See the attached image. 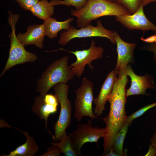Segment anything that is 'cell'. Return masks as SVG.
Instances as JSON below:
<instances>
[{"instance_id":"6da1fadb","label":"cell","mask_w":156,"mask_h":156,"mask_svg":"<svg viewBox=\"0 0 156 156\" xmlns=\"http://www.w3.org/2000/svg\"><path fill=\"white\" fill-rule=\"evenodd\" d=\"M116 77L108 101L110 104L109 113L103 118L106 124L103 154L111 151L113 147L117 134L126 123L127 116L125 110L126 102V90L128 78L123 69L120 70Z\"/></svg>"},{"instance_id":"ffe728a7","label":"cell","mask_w":156,"mask_h":156,"mask_svg":"<svg viewBox=\"0 0 156 156\" xmlns=\"http://www.w3.org/2000/svg\"><path fill=\"white\" fill-rule=\"evenodd\" d=\"M129 126L128 124L125 123L120 130L116 136L112 149L118 156L125 155L123 152V145Z\"/></svg>"},{"instance_id":"52a82bcc","label":"cell","mask_w":156,"mask_h":156,"mask_svg":"<svg viewBox=\"0 0 156 156\" xmlns=\"http://www.w3.org/2000/svg\"><path fill=\"white\" fill-rule=\"evenodd\" d=\"M96 23V26L90 24L78 29L73 26H70L67 30H64L60 33L58 43L64 46L75 38L99 37L106 38L112 44H116L114 31L105 28L100 20H97Z\"/></svg>"},{"instance_id":"d6a6232c","label":"cell","mask_w":156,"mask_h":156,"mask_svg":"<svg viewBox=\"0 0 156 156\" xmlns=\"http://www.w3.org/2000/svg\"><path fill=\"white\" fill-rule=\"evenodd\" d=\"M107 0V1H110L112 2V1L110 0Z\"/></svg>"},{"instance_id":"277c9868","label":"cell","mask_w":156,"mask_h":156,"mask_svg":"<svg viewBox=\"0 0 156 156\" xmlns=\"http://www.w3.org/2000/svg\"><path fill=\"white\" fill-rule=\"evenodd\" d=\"M8 23L12 31L8 35L10 40V47L9 55L5 66L0 75V77L3 76L7 71L15 66L26 62H33L37 59L36 55L27 51L25 46L18 39L15 33L16 25L20 16L8 11Z\"/></svg>"},{"instance_id":"83f0119b","label":"cell","mask_w":156,"mask_h":156,"mask_svg":"<svg viewBox=\"0 0 156 156\" xmlns=\"http://www.w3.org/2000/svg\"><path fill=\"white\" fill-rule=\"evenodd\" d=\"M156 155V148L150 144L148 151L145 156H155Z\"/></svg>"},{"instance_id":"8fae6325","label":"cell","mask_w":156,"mask_h":156,"mask_svg":"<svg viewBox=\"0 0 156 156\" xmlns=\"http://www.w3.org/2000/svg\"><path fill=\"white\" fill-rule=\"evenodd\" d=\"M59 103L55 95L47 94L44 96L40 95L36 96L32 107V112L40 119L44 120L45 127L52 138L53 135L47 127L48 120L51 114L57 112Z\"/></svg>"},{"instance_id":"ba28073f","label":"cell","mask_w":156,"mask_h":156,"mask_svg":"<svg viewBox=\"0 0 156 156\" xmlns=\"http://www.w3.org/2000/svg\"><path fill=\"white\" fill-rule=\"evenodd\" d=\"M92 121L89 120L85 124L79 123L76 129L74 130L69 135L75 150L78 156H82L81 149L86 142L96 143L98 148V140L105 136V128H99L97 126L93 127Z\"/></svg>"},{"instance_id":"7402d4cb","label":"cell","mask_w":156,"mask_h":156,"mask_svg":"<svg viewBox=\"0 0 156 156\" xmlns=\"http://www.w3.org/2000/svg\"><path fill=\"white\" fill-rule=\"evenodd\" d=\"M125 6L132 14L138 9L141 3V0H115Z\"/></svg>"},{"instance_id":"603a6c76","label":"cell","mask_w":156,"mask_h":156,"mask_svg":"<svg viewBox=\"0 0 156 156\" xmlns=\"http://www.w3.org/2000/svg\"><path fill=\"white\" fill-rule=\"evenodd\" d=\"M156 106V102L145 106L141 108L131 115L127 116L126 123L131 125L133 120L135 119L142 116L149 109Z\"/></svg>"},{"instance_id":"4fadbf2b","label":"cell","mask_w":156,"mask_h":156,"mask_svg":"<svg viewBox=\"0 0 156 156\" xmlns=\"http://www.w3.org/2000/svg\"><path fill=\"white\" fill-rule=\"evenodd\" d=\"M119 72L115 68L108 74L101 86L98 96L94 99L93 102L95 106L94 113L96 116H101L105 109V105L112 92Z\"/></svg>"},{"instance_id":"e0dca14e","label":"cell","mask_w":156,"mask_h":156,"mask_svg":"<svg viewBox=\"0 0 156 156\" xmlns=\"http://www.w3.org/2000/svg\"><path fill=\"white\" fill-rule=\"evenodd\" d=\"M73 20V18L70 17L63 21H57L51 17L47 18L44 20L42 24L46 36L51 39L56 37L58 36V33L61 30L68 29L70 27V23Z\"/></svg>"},{"instance_id":"1f68e13d","label":"cell","mask_w":156,"mask_h":156,"mask_svg":"<svg viewBox=\"0 0 156 156\" xmlns=\"http://www.w3.org/2000/svg\"><path fill=\"white\" fill-rule=\"evenodd\" d=\"M112 2H115V0H110Z\"/></svg>"},{"instance_id":"8992f818","label":"cell","mask_w":156,"mask_h":156,"mask_svg":"<svg viewBox=\"0 0 156 156\" xmlns=\"http://www.w3.org/2000/svg\"><path fill=\"white\" fill-rule=\"evenodd\" d=\"M93 87L92 82L84 77L80 86L74 91L76 97L74 103V116L78 122L85 116L92 120L95 118L103 119L96 116L93 112L92 104L94 99Z\"/></svg>"},{"instance_id":"d4e9b609","label":"cell","mask_w":156,"mask_h":156,"mask_svg":"<svg viewBox=\"0 0 156 156\" xmlns=\"http://www.w3.org/2000/svg\"><path fill=\"white\" fill-rule=\"evenodd\" d=\"M61 153L60 149L56 146L52 144L47 149V151L40 156H59Z\"/></svg>"},{"instance_id":"4dcf8cb0","label":"cell","mask_w":156,"mask_h":156,"mask_svg":"<svg viewBox=\"0 0 156 156\" xmlns=\"http://www.w3.org/2000/svg\"><path fill=\"white\" fill-rule=\"evenodd\" d=\"M103 156H118V155L114 152L112 149L108 152L103 154Z\"/></svg>"},{"instance_id":"5bb4252c","label":"cell","mask_w":156,"mask_h":156,"mask_svg":"<svg viewBox=\"0 0 156 156\" xmlns=\"http://www.w3.org/2000/svg\"><path fill=\"white\" fill-rule=\"evenodd\" d=\"M114 34L118 53L115 69L119 71L126 67L129 63L133 62L134 50L136 44L124 41L116 31H114Z\"/></svg>"},{"instance_id":"7a4b0ae2","label":"cell","mask_w":156,"mask_h":156,"mask_svg":"<svg viewBox=\"0 0 156 156\" xmlns=\"http://www.w3.org/2000/svg\"><path fill=\"white\" fill-rule=\"evenodd\" d=\"M72 16H76L77 27L81 28L90 24L91 22L101 17L117 16L132 14L122 4L107 0H88L85 6L78 10L72 9Z\"/></svg>"},{"instance_id":"d6986e66","label":"cell","mask_w":156,"mask_h":156,"mask_svg":"<svg viewBox=\"0 0 156 156\" xmlns=\"http://www.w3.org/2000/svg\"><path fill=\"white\" fill-rule=\"evenodd\" d=\"M51 144L57 147L65 156H77L72 141L66 132L58 142H52Z\"/></svg>"},{"instance_id":"3957f363","label":"cell","mask_w":156,"mask_h":156,"mask_svg":"<svg viewBox=\"0 0 156 156\" xmlns=\"http://www.w3.org/2000/svg\"><path fill=\"white\" fill-rule=\"evenodd\" d=\"M68 55L56 60L51 64L43 72L37 81L36 91L44 96L55 85L59 83H66L75 76L68 65Z\"/></svg>"},{"instance_id":"ac0fdd59","label":"cell","mask_w":156,"mask_h":156,"mask_svg":"<svg viewBox=\"0 0 156 156\" xmlns=\"http://www.w3.org/2000/svg\"><path fill=\"white\" fill-rule=\"evenodd\" d=\"M29 11L33 15L44 20L54 14L55 8L47 0H41L32 6Z\"/></svg>"},{"instance_id":"9c48e42d","label":"cell","mask_w":156,"mask_h":156,"mask_svg":"<svg viewBox=\"0 0 156 156\" xmlns=\"http://www.w3.org/2000/svg\"><path fill=\"white\" fill-rule=\"evenodd\" d=\"M67 51L74 54L76 57V61L70 64L69 66L75 75L79 78L84 72L86 65H88L91 69H94L91 63L93 60L102 57L104 49L101 47L96 46L95 41L91 40L90 47L87 49Z\"/></svg>"},{"instance_id":"4316f807","label":"cell","mask_w":156,"mask_h":156,"mask_svg":"<svg viewBox=\"0 0 156 156\" xmlns=\"http://www.w3.org/2000/svg\"><path fill=\"white\" fill-rule=\"evenodd\" d=\"M141 40L149 44L156 43V34H154L145 38L142 36L141 38Z\"/></svg>"},{"instance_id":"f546056e","label":"cell","mask_w":156,"mask_h":156,"mask_svg":"<svg viewBox=\"0 0 156 156\" xmlns=\"http://www.w3.org/2000/svg\"><path fill=\"white\" fill-rule=\"evenodd\" d=\"M156 1V0H141V3L144 6L151 3Z\"/></svg>"},{"instance_id":"44dd1931","label":"cell","mask_w":156,"mask_h":156,"mask_svg":"<svg viewBox=\"0 0 156 156\" xmlns=\"http://www.w3.org/2000/svg\"><path fill=\"white\" fill-rule=\"evenodd\" d=\"M88 0H51L50 4L53 6L64 5L75 7V10H78L83 8L86 5Z\"/></svg>"},{"instance_id":"cb8c5ba5","label":"cell","mask_w":156,"mask_h":156,"mask_svg":"<svg viewBox=\"0 0 156 156\" xmlns=\"http://www.w3.org/2000/svg\"><path fill=\"white\" fill-rule=\"evenodd\" d=\"M21 8L25 11L29 10L30 9L39 1V0H15Z\"/></svg>"},{"instance_id":"2e32d148","label":"cell","mask_w":156,"mask_h":156,"mask_svg":"<svg viewBox=\"0 0 156 156\" xmlns=\"http://www.w3.org/2000/svg\"><path fill=\"white\" fill-rule=\"evenodd\" d=\"M15 128L22 133L26 138V142L17 147L8 155L3 154L4 156H34L39 151V147L34 138L30 136L26 131H23Z\"/></svg>"},{"instance_id":"30bf717a","label":"cell","mask_w":156,"mask_h":156,"mask_svg":"<svg viewBox=\"0 0 156 156\" xmlns=\"http://www.w3.org/2000/svg\"><path fill=\"white\" fill-rule=\"evenodd\" d=\"M143 7L141 3L138 9L133 14L115 16V20L129 29L145 32L151 30L156 33V26L147 18Z\"/></svg>"},{"instance_id":"484cf974","label":"cell","mask_w":156,"mask_h":156,"mask_svg":"<svg viewBox=\"0 0 156 156\" xmlns=\"http://www.w3.org/2000/svg\"><path fill=\"white\" fill-rule=\"evenodd\" d=\"M144 49L152 52L154 55V60L156 63V43H150L144 48Z\"/></svg>"},{"instance_id":"9a60e30c","label":"cell","mask_w":156,"mask_h":156,"mask_svg":"<svg viewBox=\"0 0 156 156\" xmlns=\"http://www.w3.org/2000/svg\"><path fill=\"white\" fill-rule=\"evenodd\" d=\"M45 36L43 24L30 25L27 27L26 32L19 33L16 35L18 39L25 46L34 45L39 49L44 47L43 43Z\"/></svg>"},{"instance_id":"5b68a950","label":"cell","mask_w":156,"mask_h":156,"mask_svg":"<svg viewBox=\"0 0 156 156\" xmlns=\"http://www.w3.org/2000/svg\"><path fill=\"white\" fill-rule=\"evenodd\" d=\"M55 95L60 106L59 118L54 123L53 129L54 133L53 138L54 141H60L66 132V129L71 122L72 107L68 95L69 85L66 83H59L53 87Z\"/></svg>"},{"instance_id":"f1b7e54d","label":"cell","mask_w":156,"mask_h":156,"mask_svg":"<svg viewBox=\"0 0 156 156\" xmlns=\"http://www.w3.org/2000/svg\"><path fill=\"white\" fill-rule=\"evenodd\" d=\"M149 142L150 144L156 148V128L154 134Z\"/></svg>"},{"instance_id":"7c38bea8","label":"cell","mask_w":156,"mask_h":156,"mask_svg":"<svg viewBox=\"0 0 156 156\" xmlns=\"http://www.w3.org/2000/svg\"><path fill=\"white\" fill-rule=\"evenodd\" d=\"M126 75L130 77L131 81L130 87L126 90V96L135 95H147L146 91L148 88H154V79L150 75L144 76L136 75L133 71L130 65L123 68Z\"/></svg>"}]
</instances>
